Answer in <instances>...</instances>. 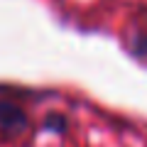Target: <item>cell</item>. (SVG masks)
<instances>
[{
  "mask_svg": "<svg viewBox=\"0 0 147 147\" xmlns=\"http://www.w3.org/2000/svg\"><path fill=\"white\" fill-rule=\"evenodd\" d=\"M27 127V115L20 105L10 100H0V130L7 135H17Z\"/></svg>",
  "mask_w": 147,
  "mask_h": 147,
  "instance_id": "obj_1",
  "label": "cell"
}]
</instances>
